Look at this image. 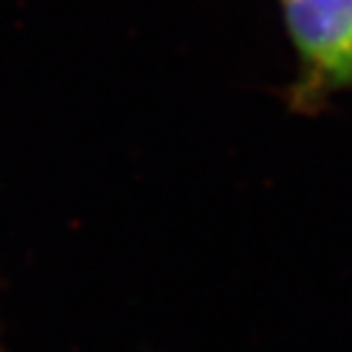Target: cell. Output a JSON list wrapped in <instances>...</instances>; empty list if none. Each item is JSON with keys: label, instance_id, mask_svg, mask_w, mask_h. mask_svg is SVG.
I'll list each match as a JSON object with an SVG mask.
<instances>
[{"label": "cell", "instance_id": "cell-1", "mask_svg": "<svg viewBox=\"0 0 352 352\" xmlns=\"http://www.w3.org/2000/svg\"><path fill=\"white\" fill-rule=\"evenodd\" d=\"M296 69L284 100L314 116L330 98L352 94V0H281Z\"/></svg>", "mask_w": 352, "mask_h": 352}]
</instances>
